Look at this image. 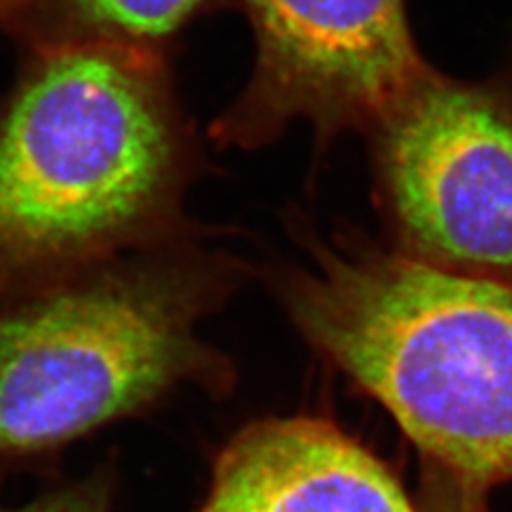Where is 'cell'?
<instances>
[{"label": "cell", "instance_id": "cell-6", "mask_svg": "<svg viewBox=\"0 0 512 512\" xmlns=\"http://www.w3.org/2000/svg\"><path fill=\"white\" fill-rule=\"evenodd\" d=\"M197 512H416L397 478L320 419H274L218 457Z\"/></svg>", "mask_w": 512, "mask_h": 512}, {"label": "cell", "instance_id": "cell-9", "mask_svg": "<svg viewBox=\"0 0 512 512\" xmlns=\"http://www.w3.org/2000/svg\"><path fill=\"white\" fill-rule=\"evenodd\" d=\"M3 3H5V0H0V7H3Z\"/></svg>", "mask_w": 512, "mask_h": 512}, {"label": "cell", "instance_id": "cell-4", "mask_svg": "<svg viewBox=\"0 0 512 512\" xmlns=\"http://www.w3.org/2000/svg\"><path fill=\"white\" fill-rule=\"evenodd\" d=\"M378 131L395 220L429 265L512 282V90L431 73Z\"/></svg>", "mask_w": 512, "mask_h": 512}, {"label": "cell", "instance_id": "cell-7", "mask_svg": "<svg viewBox=\"0 0 512 512\" xmlns=\"http://www.w3.org/2000/svg\"><path fill=\"white\" fill-rule=\"evenodd\" d=\"M205 0H5L0 30L30 50L69 43L150 47L173 35Z\"/></svg>", "mask_w": 512, "mask_h": 512}, {"label": "cell", "instance_id": "cell-8", "mask_svg": "<svg viewBox=\"0 0 512 512\" xmlns=\"http://www.w3.org/2000/svg\"><path fill=\"white\" fill-rule=\"evenodd\" d=\"M114 476L107 468H96L79 478L62 480L22 506L0 502V512H111Z\"/></svg>", "mask_w": 512, "mask_h": 512}, {"label": "cell", "instance_id": "cell-2", "mask_svg": "<svg viewBox=\"0 0 512 512\" xmlns=\"http://www.w3.org/2000/svg\"><path fill=\"white\" fill-rule=\"evenodd\" d=\"M306 338L474 483L512 478V288L416 256H325L291 291Z\"/></svg>", "mask_w": 512, "mask_h": 512}, {"label": "cell", "instance_id": "cell-5", "mask_svg": "<svg viewBox=\"0 0 512 512\" xmlns=\"http://www.w3.org/2000/svg\"><path fill=\"white\" fill-rule=\"evenodd\" d=\"M254 73L222 137L259 143L308 120L320 135L378 126L434 73L416 50L404 0H244Z\"/></svg>", "mask_w": 512, "mask_h": 512}, {"label": "cell", "instance_id": "cell-3", "mask_svg": "<svg viewBox=\"0 0 512 512\" xmlns=\"http://www.w3.org/2000/svg\"><path fill=\"white\" fill-rule=\"evenodd\" d=\"M203 308V278L167 254L0 303V466L50 459L201 374Z\"/></svg>", "mask_w": 512, "mask_h": 512}, {"label": "cell", "instance_id": "cell-1", "mask_svg": "<svg viewBox=\"0 0 512 512\" xmlns=\"http://www.w3.org/2000/svg\"><path fill=\"white\" fill-rule=\"evenodd\" d=\"M182 160L150 47L32 50L0 109V303L152 239L173 210Z\"/></svg>", "mask_w": 512, "mask_h": 512}]
</instances>
